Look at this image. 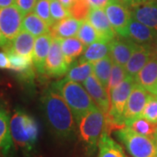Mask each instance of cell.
Masks as SVG:
<instances>
[{"mask_svg":"<svg viewBox=\"0 0 157 157\" xmlns=\"http://www.w3.org/2000/svg\"><path fill=\"white\" fill-rule=\"evenodd\" d=\"M42 103L52 132L60 140L73 139L75 134V120L62 96L52 87L45 93Z\"/></svg>","mask_w":157,"mask_h":157,"instance_id":"6da1fadb","label":"cell"},{"mask_svg":"<svg viewBox=\"0 0 157 157\" xmlns=\"http://www.w3.org/2000/svg\"><path fill=\"white\" fill-rule=\"evenodd\" d=\"M52 88L56 90L67 102L73 112L76 123L86 113L97 107L86 88L78 82L63 78L54 83Z\"/></svg>","mask_w":157,"mask_h":157,"instance_id":"7a4b0ae2","label":"cell"},{"mask_svg":"<svg viewBox=\"0 0 157 157\" xmlns=\"http://www.w3.org/2000/svg\"><path fill=\"white\" fill-rule=\"evenodd\" d=\"M11 134L13 143L30 155L35 148L39 138V126L32 115L17 110L11 118Z\"/></svg>","mask_w":157,"mask_h":157,"instance_id":"3957f363","label":"cell"},{"mask_svg":"<svg viewBox=\"0 0 157 157\" xmlns=\"http://www.w3.org/2000/svg\"><path fill=\"white\" fill-rule=\"evenodd\" d=\"M135 79L128 75L126 78L115 88L109 92L110 109L106 115L105 130L109 133L111 129H120L126 127L123 115L129 95L134 88Z\"/></svg>","mask_w":157,"mask_h":157,"instance_id":"277c9868","label":"cell"},{"mask_svg":"<svg viewBox=\"0 0 157 157\" xmlns=\"http://www.w3.org/2000/svg\"><path fill=\"white\" fill-rule=\"evenodd\" d=\"M78 134L90 153H94L106 127V115L98 107L90 110L78 123Z\"/></svg>","mask_w":157,"mask_h":157,"instance_id":"5b68a950","label":"cell"},{"mask_svg":"<svg viewBox=\"0 0 157 157\" xmlns=\"http://www.w3.org/2000/svg\"><path fill=\"white\" fill-rule=\"evenodd\" d=\"M115 134L132 157H156L155 139L139 135L127 126Z\"/></svg>","mask_w":157,"mask_h":157,"instance_id":"8992f818","label":"cell"},{"mask_svg":"<svg viewBox=\"0 0 157 157\" xmlns=\"http://www.w3.org/2000/svg\"><path fill=\"white\" fill-rule=\"evenodd\" d=\"M105 12L118 36L127 38L132 15L128 6L122 0H108Z\"/></svg>","mask_w":157,"mask_h":157,"instance_id":"52a82bcc","label":"cell"},{"mask_svg":"<svg viewBox=\"0 0 157 157\" xmlns=\"http://www.w3.org/2000/svg\"><path fill=\"white\" fill-rule=\"evenodd\" d=\"M25 15L16 5L0 8V32L11 42L22 30Z\"/></svg>","mask_w":157,"mask_h":157,"instance_id":"ba28073f","label":"cell"},{"mask_svg":"<svg viewBox=\"0 0 157 157\" xmlns=\"http://www.w3.org/2000/svg\"><path fill=\"white\" fill-rule=\"evenodd\" d=\"M70 65L63 54L60 45V39L52 38V43L45 62V74L57 78L67 73Z\"/></svg>","mask_w":157,"mask_h":157,"instance_id":"9c48e42d","label":"cell"},{"mask_svg":"<svg viewBox=\"0 0 157 157\" xmlns=\"http://www.w3.org/2000/svg\"><path fill=\"white\" fill-rule=\"evenodd\" d=\"M150 95L151 94L147 90L142 88L139 85H135L129 95L124 112L123 120L126 126L131 121L140 117Z\"/></svg>","mask_w":157,"mask_h":157,"instance_id":"30bf717a","label":"cell"},{"mask_svg":"<svg viewBox=\"0 0 157 157\" xmlns=\"http://www.w3.org/2000/svg\"><path fill=\"white\" fill-rule=\"evenodd\" d=\"M87 20L98 33L101 41L111 42L116 37V33L109 22L104 8L91 7Z\"/></svg>","mask_w":157,"mask_h":157,"instance_id":"8fae6325","label":"cell"},{"mask_svg":"<svg viewBox=\"0 0 157 157\" xmlns=\"http://www.w3.org/2000/svg\"><path fill=\"white\" fill-rule=\"evenodd\" d=\"M137 45L138 44L128 38L120 36L118 38L115 37L111 42H109V55L112 58L113 63L125 67Z\"/></svg>","mask_w":157,"mask_h":157,"instance_id":"7c38bea8","label":"cell"},{"mask_svg":"<svg viewBox=\"0 0 157 157\" xmlns=\"http://www.w3.org/2000/svg\"><path fill=\"white\" fill-rule=\"evenodd\" d=\"M132 17L157 34V0L140 3L130 7Z\"/></svg>","mask_w":157,"mask_h":157,"instance_id":"4fadbf2b","label":"cell"},{"mask_svg":"<svg viewBox=\"0 0 157 157\" xmlns=\"http://www.w3.org/2000/svg\"><path fill=\"white\" fill-rule=\"evenodd\" d=\"M83 86L89 94L94 102L102 112L107 115L110 109V97L107 90L92 74L83 82Z\"/></svg>","mask_w":157,"mask_h":157,"instance_id":"5bb4252c","label":"cell"},{"mask_svg":"<svg viewBox=\"0 0 157 157\" xmlns=\"http://www.w3.org/2000/svg\"><path fill=\"white\" fill-rule=\"evenodd\" d=\"M52 43L50 33L44 34L35 39L33 62L35 69L39 74H45V62Z\"/></svg>","mask_w":157,"mask_h":157,"instance_id":"9a60e30c","label":"cell"},{"mask_svg":"<svg viewBox=\"0 0 157 157\" xmlns=\"http://www.w3.org/2000/svg\"><path fill=\"white\" fill-rule=\"evenodd\" d=\"M135 83L147 90L151 94H155L157 90V58L153 56L136 74Z\"/></svg>","mask_w":157,"mask_h":157,"instance_id":"2e32d148","label":"cell"},{"mask_svg":"<svg viewBox=\"0 0 157 157\" xmlns=\"http://www.w3.org/2000/svg\"><path fill=\"white\" fill-rule=\"evenodd\" d=\"M127 38L138 45H153L157 40V34L147 25L132 17L129 22Z\"/></svg>","mask_w":157,"mask_h":157,"instance_id":"e0dca14e","label":"cell"},{"mask_svg":"<svg viewBox=\"0 0 157 157\" xmlns=\"http://www.w3.org/2000/svg\"><path fill=\"white\" fill-rule=\"evenodd\" d=\"M153 56L154 54H153L152 45H137L136 49L125 66V69L127 71L128 75L135 78L136 74L151 59Z\"/></svg>","mask_w":157,"mask_h":157,"instance_id":"ac0fdd59","label":"cell"},{"mask_svg":"<svg viewBox=\"0 0 157 157\" xmlns=\"http://www.w3.org/2000/svg\"><path fill=\"white\" fill-rule=\"evenodd\" d=\"M83 21H79L73 17H68L61 21L54 23L50 27L51 36L56 39H67L75 37Z\"/></svg>","mask_w":157,"mask_h":157,"instance_id":"d6986e66","label":"cell"},{"mask_svg":"<svg viewBox=\"0 0 157 157\" xmlns=\"http://www.w3.org/2000/svg\"><path fill=\"white\" fill-rule=\"evenodd\" d=\"M11 119L6 110L0 105V153L11 157L13 140L11 134Z\"/></svg>","mask_w":157,"mask_h":157,"instance_id":"ffe728a7","label":"cell"},{"mask_svg":"<svg viewBox=\"0 0 157 157\" xmlns=\"http://www.w3.org/2000/svg\"><path fill=\"white\" fill-rule=\"evenodd\" d=\"M34 38L35 37L30 33L25 30H21V32L11 41L10 47L7 49L33 59V53L35 44Z\"/></svg>","mask_w":157,"mask_h":157,"instance_id":"44dd1931","label":"cell"},{"mask_svg":"<svg viewBox=\"0 0 157 157\" xmlns=\"http://www.w3.org/2000/svg\"><path fill=\"white\" fill-rule=\"evenodd\" d=\"M98 157H128L119 143L111 138L109 133L104 129L99 141Z\"/></svg>","mask_w":157,"mask_h":157,"instance_id":"7402d4cb","label":"cell"},{"mask_svg":"<svg viewBox=\"0 0 157 157\" xmlns=\"http://www.w3.org/2000/svg\"><path fill=\"white\" fill-rule=\"evenodd\" d=\"M60 45L65 59L70 66L78 57L84 53L86 48V46L75 37L60 39Z\"/></svg>","mask_w":157,"mask_h":157,"instance_id":"603a6c76","label":"cell"},{"mask_svg":"<svg viewBox=\"0 0 157 157\" xmlns=\"http://www.w3.org/2000/svg\"><path fill=\"white\" fill-rule=\"evenodd\" d=\"M22 30L28 32L34 37L38 38L41 35L50 33V26L34 12L26 14L23 19Z\"/></svg>","mask_w":157,"mask_h":157,"instance_id":"cb8c5ba5","label":"cell"},{"mask_svg":"<svg viewBox=\"0 0 157 157\" xmlns=\"http://www.w3.org/2000/svg\"><path fill=\"white\" fill-rule=\"evenodd\" d=\"M109 42L96 41L94 43L86 46L84 53L78 61L81 62H95L102 59L103 58L109 55Z\"/></svg>","mask_w":157,"mask_h":157,"instance_id":"d4e9b609","label":"cell"},{"mask_svg":"<svg viewBox=\"0 0 157 157\" xmlns=\"http://www.w3.org/2000/svg\"><path fill=\"white\" fill-rule=\"evenodd\" d=\"M92 64H93V68H94V75L101 82V84L106 89H107L113 64L112 58L110 57V55H108L103 58L102 59L93 62Z\"/></svg>","mask_w":157,"mask_h":157,"instance_id":"484cf974","label":"cell"},{"mask_svg":"<svg viewBox=\"0 0 157 157\" xmlns=\"http://www.w3.org/2000/svg\"><path fill=\"white\" fill-rule=\"evenodd\" d=\"M94 73L93 64L91 62L78 61L74 65H71L66 78L68 80H72L74 82H84L86 78Z\"/></svg>","mask_w":157,"mask_h":157,"instance_id":"4316f807","label":"cell"},{"mask_svg":"<svg viewBox=\"0 0 157 157\" xmlns=\"http://www.w3.org/2000/svg\"><path fill=\"white\" fill-rule=\"evenodd\" d=\"M127 127L135 133L155 139L157 135V124L151 122L143 117L136 118L127 124Z\"/></svg>","mask_w":157,"mask_h":157,"instance_id":"83f0119b","label":"cell"},{"mask_svg":"<svg viewBox=\"0 0 157 157\" xmlns=\"http://www.w3.org/2000/svg\"><path fill=\"white\" fill-rule=\"evenodd\" d=\"M77 37L86 46H88L96 41H101L98 33L87 19L82 22Z\"/></svg>","mask_w":157,"mask_h":157,"instance_id":"f1b7e54d","label":"cell"},{"mask_svg":"<svg viewBox=\"0 0 157 157\" xmlns=\"http://www.w3.org/2000/svg\"><path fill=\"white\" fill-rule=\"evenodd\" d=\"M91 6L87 0H73V5L68 9L71 17L79 21H85L89 15Z\"/></svg>","mask_w":157,"mask_h":157,"instance_id":"f546056e","label":"cell"},{"mask_svg":"<svg viewBox=\"0 0 157 157\" xmlns=\"http://www.w3.org/2000/svg\"><path fill=\"white\" fill-rule=\"evenodd\" d=\"M127 76H128V73L125 69V67L113 63L110 78H109V83H108V86L107 89L108 94L111 90L115 88L117 86L121 84Z\"/></svg>","mask_w":157,"mask_h":157,"instance_id":"4dcf8cb0","label":"cell"},{"mask_svg":"<svg viewBox=\"0 0 157 157\" xmlns=\"http://www.w3.org/2000/svg\"><path fill=\"white\" fill-rule=\"evenodd\" d=\"M33 12L42 18L50 27L54 24L51 15L50 0H38L34 7Z\"/></svg>","mask_w":157,"mask_h":157,"instance_id":"1f68e13d","label":"cell"},{"mask_svg":"<svg viewBox=\"0 0 157 157\" xmlns=\"http://www.w3.org/2000/svg\"><path fill=\"white\" fill-rule=\"evenodd\" d=\"M50 10L53 23L61 21L70 17V12L62 5L59 0H50Z\"/></svg>","mask_w":157,"mask_h":157,"instance_id":"d6a6232c","label":"cell"},{"mask_svg":"<svg viewBox=\"0 0 157 157\" xmlns=\"http://www.w3.org/2000/svg\"><path fill=\"white\" fill-rule=\"evenodd\" d=\"M140 117H143L150 121L151 122L157 124V96L151 94L146 106L143 109Z\"/></svg>","mask_w":157,"mask_h":157,"instance_id":"836d02e7","label":"cell"},{"mask_svg":"<svg viewBox=\"0 0 157 157\" xmlns=\"http://www.w3.org/2000/svg\"><path fill=\"white\" fill-rule=\"evenodd\" d=\"M36 3H37V0H17L16 6L25 16L26 14L33 11Z\"/></svg>","mask_w":157,"mask_h":157,"instance_id":"e575fe53","label":"cell"},{"mask_svg":"<svg viewBox=\"0 0 157 157\" xmlns=\"http://www.w3.org/2000/svg\"><path fill=\"white\" fill-rule=\"evenodd\" d=\"M0 69H10V60L6 51L0 52Z\"/></svg>","mask_w":157,"mask_h":157,"instance_id":"d590c367","label":"cell"},{"mask_svg":"<svg viewBox=\"0 0 157 157\" xmlns=\"http://www.w3.org/2000/svg\"><path fill=\"white\" fill-rule=\"evenodd\" d=\"M91 7H99V8H105L107 6L108 0H87Z\"/></svg>","mask_w":157,"mask_h":157,"instance_id":"8d00e7d4","label":"cell"},{"mask_svg":"<svg viewBox=\"0 0 157 157\" xmlns=\"http://www.w3.org/2000/svg\"><path fill=\"white\" fill-rule=\"evenodd\" d=\"M10 45H11V42H9L6 39V37L0 32V48H3L4 50H6L7 48L10 47Z\"/></svg>","mask_w":157,"mask_h":157,"instance_id":"74e56055","label":"cell"},{"mask_svg":"<svg viewBox=\"0 0 157 157\" xmlns=\"http://www.w3.org/2000/svg\"><path fill=\"white\" fill-rule=\"evenodd\" d=\"M122 1L128 7H131L135 5H138L140 3H144V2H148V1H153V0H122Z\"/></svg>","mask_w":157,"mask_h":157,"instance_id":"f35d334b","label":"cell"},{"mask_svg":"<svg viewBox=\"0 0 157 157\" xmlns=\"http://www.w3.org/2000/svg\"><path fill=\"white\" fill-rule=\"evenodd\" d=\"M17 0H0V8L3 7H8L16 5Z\"/></svg>","mask_w":157,"mask_h":157,"instance_id":"ab89813d","label":"cell"},{"mask_svg":"<svg viewBox=\"0 0 157 157\" xmlns=\"http://www.w3.org/2000/svg\"><path fill=\"white\" fill-rule=\"evenodd\" d=\"M59 1H60V3H61L62 5L65 6L67 10L71 7V6L73 5V0H59Z\"/></svg>","mask_w":157,"mask_h":157,"instance_id":"60d3db41","label":"cell"},{"mask_svg":"<svg viewBox=\"0 0 157 157\" xmlns=\"http://www.w3.org/2000/svg\"><path fill=\"white\" fill-rule=\"evenodd\" d=\"M152 49H153V54H154V56L157 58V40L154 43V45H152Z\"/></svg>","mask_w":157,"mask_h":157,"instance_id":"b9f144b4","label":"cell"},{"mask_svg":"<svg viewBox=\"0 0 157 157\" xmlns=\"http://www.w3.org/2000/svg\"><path fill=\"white\" fill-rule=\"evenodd\" d=\"M155 148H156V157H157V135L155 138Z\"/></svg>","mask_w":157,"mask_h":157,"instance_id":"7bdbcfd3","label":"cell"},{"mask_svg":"<svg viewBox=\"0 0 157 157\" xmlns=\"http://www.w3.org/2000/svg\"><path fill=\"white\" fill-rule=\"evenodd\" d=\"M0 157H7V156H6L5 155H3V154H1V153H0Z\"/></svg>","mask_w":157,"mask_h":157,"instance_id":"ee69618b","label":"cell"},{"mask_svg":"<svg viewBox=\"0 0 157 157\" xmlns=\"http://www.w3.org/2000/svg\"><path fill=\"white\" fill-rule=\"evenodd\" d=\"M155 95L157 96V90H156V92H155Z\"/></svg>","mask_w":157,"mask_h":157,"instance_id":"f6af8a7d","label":"cell"},{"mask_svg":"<svg viewBox=\"0 0 157 157\" xmlns=\"http://www.w3.org/2000/svg\"></svg>","mask_w":157,"mask_h":157,"instance_id":"bcb514c9","label":"cell"}]
</instances>
